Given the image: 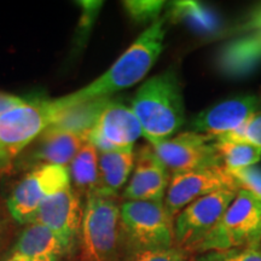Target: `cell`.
Here are the masks:
<instances>
[{"mask_svg":"<svg viewBox=\"0 0 261 261\" xmlns=\"http://www.w3.org/2000/svg\"><path fill=\"white\" fill-rule=\"evenodd\" d=\"M238 190H221L198 198L174 218V247L191 256L195 248L219 223Z\"/></svg>","mask_w":261,"mask_h":261,"instance_id":"cell-8","label":"cell"},{"mask_svg":"<svg viewBox=\"0 0 261 261\" xmlns=\"http://www.w3.org/2000/svg\"><path fill=\"white\" fill-rule=\"evenodd\" d=\"M166 22L165 16H161L150 24L106 73L84 89L57 99H50L54 116L76 104L107 99L115 92L135 86L144 79L163 51Z\"/></svg>","mask_w":261,"mask_h":261,"instance_id":"cell-1","label":"cell"},{"mask_svg":"<svg viewBox=\"0 0 261 261\" xmlns=\"http://www.w3.org/2000/svg\"><path fill=\"white\" fill-rule=\"evenodd\" d=\"M215 149L219 152L223 168L226 172L252 167L261 160V148L242 140L213 138Z\"/></svg>","mask_w":261,"mask_h":261,"instance_id":"cell-22","label":"cell"},{"mask_svg":"<svg viewBox=\"0 0 261 261\" xmlns=\"http://www.w3.org/2000/svg\"><path fill=\"white\" fill-rule=\"evenodd\" d=\"M121 247V220L116 197L89 195L79 234L80 261H117Z\"/></svg>","mask_w":261,"mask_h":261,"instance_id":"cell-3","label":"cell"},{"mask_svg":"<svg viewBox=\"0 0 261 261\" xmlns=\"http://www.w3.org/2000/svg\"><path fill=\"white\" fill-rule=\"evenodd\" d=\"M35 261H61V257H46V259H40Z\"/></svg>","mask_w":261,"mask_h":261,"instance_id":"cell-32","label":"cell"},{"mask_svg":"<svg viewBox=\"0 0 261 261\" xmlns=\"http://www.w3.org/2000/svg\"><path fill=\"white\" fill-rule=\"evenodd\" d=\"M122 5L128 17L137 24L154 23L166 8V3L162 0H126Z\"/></svg>","mask_w":261,"mask_h":261,"instance_id":"cell-25","label":"cell"},{"mask_svg":"<svg viewBox=\"0 0 261 261\" xmlns=\"http://www.w3.org/2000/svg\"><path fill=\"white\" fill-rule=\"evenodd\" d=\"M135 161L136 154L133 149L99 152V177L97 190L93 194L116 197L117 192L128 180L130 172L135 168Z\"/></svg>","mask_w":261,"mask_h":261,"instance_id":"cell-18","label":"cell"},{"mask_svg":"<svg viewBox=\"0 0 261 261\" xmlns=\"http://www.w3.org/2000/svg\"><path fill=\"white\" fill-rule=\"evenodd\" d=\"M69 252L54 231L39 223L28 224L4 261H35L61 257Z\"/></svg>","mask_w":261,"mask_h":261,"instance_id":"cell-15","label":"cell"},{"mask_svg":"<svg viewBox=\"0 0 261 261\" xmlns=\"http://www.w3.org/2000/svg\"><path fill=\"white\" fill-rule=\"evenodd\" d=\"M54 120L50 99H27L0 115V171L46 130Z\"/></svg>","mask_w":261,"mask_h":261,"instance_id":"cell-6","label":"cell"},{"mask_svg":"<svg viewBox=\"0 0 261 261\" xmlns=\"http://www.w3.org/2000/svg\"><path fill=\"white\" fill-rule=\"evenodd\" d=\"M86 143L87 139L85 137L47 128L41 135L37 148L33 150L32 160L41 162V165L68 167Z\"/></svg>","mask_w":261,"mask_h":261,"instance_id":"cell-17","label":"cell"},{"mask_svg":"<svg viewBox=\"0 0 261 261\" xmlns=\"http://www.w3.org/2000/svg\"><path fill=\"white\" fill-rule=\"evenodd\" d=\"M77 5L81 9V15L77 21L76 31L73 40V51L71 54L76 56L86 46L87 40L92 31L94 23H96L98 15L103 6V2H77Z\"/></svg>","mask_w":261,"mask_h":261,"instance_id":"cell-23","label":"cell"},{"mask_svg":"<svg viewBox=\"0 0 261 261\" xmlns=\"http://www.w3.org/2000/svg\"><path fill=\"white\" fill-rule=\"evenodd\" d=\"M140 137L143 128L132 108L110 98L87 135V142L99 152H106L133 149Z\"/></svg>","mask_w":261,"mask_h":261,"instance_id":"cell-10","label":"cell"},{"mask_svg":"<svg viewBox=\"0 0 261 261\" xmlns=\"http://www.w3.org/2000/svg\"><path fill=\"white\" fill-rule=\"evenodd\" d=\"M213 138L242 140V142L250 143L261 148V112L250 117L246 125H243L240 129L227 133V135L213 137Z\"/></svg>","mask_w":261,"mask_h":261,"instance_id":"cell-28","label":"cell"},{"mask_svg":"<svg viewBox=\"0 0 261 261\" xmlns=\"http://www.w3.org/2000/svg\"><path fill=\"white\" fill-rule=\"evenodd\" d=\"M109 99L110 98L91 100V102L80 103L68 108L54 116L48 128L74 133L87 139V135L96 122L100 110Z\"/></svg>","mask_w":261,"mask_h":261,"instance_id":"cell-19","label":"cell"},{"mask_svg":"<svg viewBox=\"0 0 261 261\" xmlns=\"http://www.w3.org/2000/svg\"><path fill=\"white\" fill-rule=\"evenodd\" d=\"M260 107L261 100L254 94L230 98L191 117L189 130L211 137L227 135L246 125Z\"/></svg>","mask_w":261,"mask_h":261,"instance_id":"cell-12","label":"cell"},{"mask_svg":"<svg viewBox=\"0 0 261 261\" xmlns=\"http://www.w3.org/2000/svg\"><path fill=\"white\" fill-rule=\"evenodd\" d=\"M261 63V29L240 35L225 45L218 57L220 70L228 76H243Z\"/></svg>","mask_w":261,"mask_h":261,"instance_id":"cell-16","label":"cell"},{"mask_svg":"<svg viewBox=\"0 0 261 261\" xmlns=\"http://www.w3.org/2000/svg\"><path fill=\"white\" fill-rule=\"evenodd\" d=\"M122 244L127 252L174 247V219L163 201H126L120 205Z\"/></svg>","mask_w":261,"mask_h":261,"instance_id":"cell-4","label":"cell"},{"mask_svg":"<svg viewBox=\"0 0 261 261\" xmlns=\"http://www.w3.org/2000/svg\"><path fill=\"white\" fill-rule=\"evenodd\" d=\"M69 169L64 166L40 165L16 185L8 198L9 213L19 224H32L48 197L69 187Z\"/></svg>","mask_w":261,"mask_h":261,"instance_id":"cell-7","label":"cell"},{"mask_svg":"<svg viewBox=\"0 0 261 261\" xmlns=\"http://www.w3.org/2000/svg\"><path fill=\"white\" fill-rule=\"evenodd\" d=\"M261 238V202L249 192L238 190L234 200L211 233L195 248L192 255L259 243ZM191 255V256H192Z\"/></svg>","mask_w":261,"mask_h":261,"instance_id":"cell-5","label":"cell"},{"mask_svg":"<svg viewBox=\"0 0 261 261\" xmlns=\"http://www.w3.org/2000/svg\"><path fill=\"white\" fill-rule=\"evenodd\" d=\"M3 232H4V223H3V219H2V217H0V241H2Z\"/></svg>","mask_w":261,"mask_h":261,"instance_id":"cell-31","label":"cell"},{"mask_svg":"<svg viewBox=\"0 0 261 261\" xmlns=\"http://www.w3.org/2000/svg\"><path fill=\"white\" fill-rule=\"evenodd\" d=\"M189 257L190 261H261V248L259 243H254L231 249L211 250Z\"/></svg>","mask_w":261,"mask_h":261,"instance_id":"cell-24","label":"cell"},{"mask_svg":"<svg viewBox=\"0 0 261 261\" xmlns=\"http://www.w3.org/2000/svg\"><path fill=\"white\" fill-rule=\"evenodd\" d=\"M83 217L84 208L80 196L69 185L42 203L34 223L44 225L54 231L67 249L70 250L75 243V238L80 234Z\"/></svg>","mask_w":261,"mask_h":261,"instance_id":"cell-13","label":"cell"},{"mask_svg":"<svg viewBox=\"0 0 261 261\" xmlns=\"http://www.w3.org/2000/svg\"><path fill=\"white\" fill-rule=\"evenodd\" d=\"M166 8L167 21L184 23L196 32L212 33L219 24L217 16L198 2H172Z\"/></svg>","mask_w":261,"mask_h":261,"instance_id":"cell-21","label":"cell"},{"mask_svg":"<svg viewBox=\"0 0 261 261\" xmlns=\"http://www.w3.org/2000/svg\"><path fill=\"white\" fill-rule=\"evenodd\" d=\"M98 159H99L98 150L90 142H87L70 162L68 167L70 182H74V190L77 194L81 192L87 197L97 190L98 177H99Z\"/></svg>","mask_w":261,"mask_h":261,"instance_id":"cell-20","label":"cell"},{"mask_svg":"<svg viewBox=\"0 0 261 261\" xmlns=\"http://www.w3.org/2000/svg\"><path fill=\"white\" fill-rule=\"evenodd\" d=\"M171 173L160 161L151 145L144 146L136 156L133 174L123 191L127 201H163Z\"/></svg>","mask_w":261,"mask_h":261,"instance_id":"cell-14","label":"cell"},{"mask_svg":"<svg viewBox=\"0 0 261 261\" xmlns=\"http://www.w3.org/2000/svg\"><path fill=\"white\" fill-rule=\"evenodd\" d=\"M133 113L148 142L172 138L184 123L180 83L173 69L146 80L132 100Z\"/></svg>","mask_w":261,"mask_h":261,"instance_id":"cell-2","label":"cell"},{"mask_svg":"<svg viewBox=\"0 0 261 261\" xmlns=\"http://www.w3.org/2000/svg\"><path fill=\"white\" fill-rule=\"evenodd\" d=\"M122 261H190L187 254L178 248L172 247L167 249H146L127 252Z\"/></svg>","mask_w":261,"mask_h":261,"instance_id":"cell-26","label":"cell"},{"mask_svg":"<svg viewBox=\"0 0 261 261\" xmlns=\"http://www.w3.org/2000/svg\"><path fill=\"white\" fill-rule=\"evenodd\" d=\"M27 98L16 96V94H11V93H5V92H0V115L3 113L8 112V110L12 109V108H16L21 104H23Z\"/></svg>","mask_w":261,"mask_h":261,"instance_id":"cell-30","label":"cell"},{"mask_svg":"<svg viewBox=\"0 0 261 261\" xmlns=\"http://www.w3.org/2000/svg\"><path fill=\"white\" fill-rule=\"evenodd\" d=\"M221 190H238L233 178L224 168H205L172 174L163 204L174 219L191 202Z\"/></svg>","mask_w":261,"mask_h":261,"instance_id":"cell-11","label":"cell"},{"mask_svg":"<svg viewBox=\"0 0 261 261\" xmlns=\"http://www.w3.org/2000/svg\"><path fill=\"white\" fill-rule=\"evenodd\" d=\"M259 246H260V248H261V238H260V241H259Z\"/></svg>","mask_w":261,"mask_h":261,"instance_id":"cell-33","label":"cell"},{"mask_svg":"<svg viewBox=\"0 0 261 261\" xmlns=\"http://www.w3.org/2000/svg\"><path fill=\"white\" fill-rule=\"evenodd\" d=\"M231 177L236 182L238 190L249 192L253 197L261 202V168L255 166L230 172Z\"/></svg>","mask_w":261,"mask_h":261,"instance_id":"cell-27","label":"cell"},{"mask_svg":"<svg viewBox=\"0 0 261 261\" xmlns=\"http://www.w3.org/2000/svg\"><path fill=\"white\" fill-rule=\"evenodd\" d=\"M257 29H261V5L254 9L250 14H248L240 23L228 29L226 35L240 37V35L247 34V33L257 31Z\"/></svg>","mask_w":261,"mask_h":261,"instance_id":"cell-29","label":"cell"},{"mask_svg":"<svg viewBox=\"0 0 261 261\" xmlns=\"http://www.w3.org/2000/svg\"><path fill=\"white\" fill-rule=\"evenodd\" d=\"M149 143L171 175L205 168H223L211 136L187 130L172 138Z\"/></svg>","mask_w":261,"mask_h":261,"instance_id":"cell-9","label":"cell"}]
</instances>
